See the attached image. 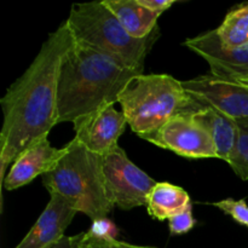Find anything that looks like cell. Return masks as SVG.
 <instances>
[{"instance_id": "6da1fadb", "label": "cell", "mask_w": 248, "mask_h": 248, "mask_svg": "<svg viewBox=\"0 0 248 248\" xmlns=\"http://www.w3.org/2000/svg\"><path fill=\"white\" fill-rule=\"evenodd\" d=\"M74 44L67 22L48 35L28 69L0 99V186L6 169L57 125V82L63 57Z\"/></svg>"}, {"instance_id": "7a4b0ae2", "label": "cell", "mask_w": 248, "mask_h": 248, "mask_svg": "<svg viewBox=\"0 0 248 248\" xmlns=\"http://www.w3.org/2000/svg\"><path fill=\"white\" fill-rule=\"evenodd\" d=\"M143 73L74 41L63 57L57 82V124H74L114 106L128 82Z\"/></svg>"}, {"instance_id": "3957f363", "label": "cell", "mask_w": 248, "mask_h": 248, "mask_svg": "<svg viewBox=\"0 0 248 248\" xmlns=\"http://www.w3.org/2000/svg\"><path fill=\"white\" fill-rule=\"evenodd\" d=\"M65 147L67 153L57 167L43 176L44 186L93 222L106 219L115 205L107 188L103 157L87 150L75 138Z\"/></svg>"}, {"instance_id": "277c9868", "label": "cell", "mask_w": 248, "mask_h": 248, "mask_svg": "<svg viewBox=\"0 0 248 248\" xmlns=\"http://www.w3.org/2000/svg\"><path fill=\"white\" fill-rule=\"evenodd\" d=\"M65 22L75 43L140 73L144 70L150 48L160 35L156 29L145 39L132 38L103 1L73 4Z\"/></svg>"}, {"instance_id": "5b68a950", "label": "cell", "mask_w": 248, "mask_h": 248, "mask_svg": "<svg viewBox=\"0 0 248 248\" xmlns=\"http://www.w3.org/2000/svg\"><path fill=\"white\" fill-rule=\"evenodd\" d=\"M191 97L182 81L169 74L137 75L119 97L127 125L142 140L174 116L186 114Z\"/></svg>"}, {"instance_id": "8992f818", "label": "cell", "mask_w": 248, "mask_h": 248, "mask_svg": "<svg viewBox=\"0 0 248 248\" xmlns=\"http://www.w3.org/2000/svg\"><path fill=\"white\" fill-rule=\"evenodd\" d=\"M103 171L109 196L124 211L147 206L157 182L136 166L120 147L103 157Z\"/></svg>"}, {"instance_id": "52a82bcc", "label": "cell", "mask_w": 248, "mask_h": 248, "mask_svg": "<svg viewBox=\"0 0 248 248\" xmlns=\"http://www.w3.org/2000/svg\"><path fill=\"white\" fill-rule=\"evenodd\" d=\"M144 140L188 159H218L210 132L186 114L174 116Z\"/></svg>"}, {"instance_id": "ba28073f", "label": "cell", "mask_w": 248, "mask_h": 248, "mask_svg": "<svg viewBox=\"0 0 248 248\" xmlns=\"http://www.w3.org/2000/svg\"><path fill=\"white\" fill-rule=\"evenodd\" d=\"M183 45L208 63L213 77L225 81L248 84V43L237 47H227L220 41L217 29H212L186 39Z\"/></svg>"}, {"instance_id": "9c48e42d", "label": "cell", "mask_w": 248, "mask_h": 248, "mask_svg": "<svg viewBox=\"0 0 248 248\" xmlns=\"http://www.w3.org/2000/svg\"><path fill=\"white\" fill-rule=\"evenodd\" d=\"M182 84L189 96L213 107L234 121L248 119V85L225 81L211 74Z\"/></svg>"}, {"instance_id": "30bf717a", "label": "cell", "mask_w": 248, "mask_h": 248, "mask_svg": "<svg viewBox=\"0 0 248 248\" xmlns=\"http://www.w3.org/2000/svg\"><path fill=\"white\" fill-rule=\"evenodd\" d=\"M127 121L123 111L107 106L74 123L75 140L87 150L104 157L118 149Z\"/></svg>"}, {"instance_id": "8fae6325", "label": "cell", "mask_w": 248, "mask_h": 248, "mask_svg": "<svg viewBox=\"0 0 248 248\" xmlns=\"http://www.w3.org/2000/svg\"><path fill=\"white\" fill-rule=\"evenodd\" d=\"M67 153V147L53 148L47 137L36 140L19 154L10 167L2 188L15 190L31 183L38 176L53 171Z\"/></svg>"}, {"instance_id": "7c38bea8", "label": "cell", "mask_w": 248, "mask_h": 248, "mask_svg": "<svg viewBox=\"0 0 248 248\" xmlns=\"http://www.w3.org/2000/svg\"><path fill=\"white\" fill-rule=\"evenodd\" d=\"M77 211L58 194H50V201L28 234L15 248H47L65 236L64 232Z\"/></svg>"}, {"instance_id": "4fadbf2b", "label": "cell", "mask_w": 248, "mask_h": 248, "mask_svg": "<svg viewBox=\"0 0 248 248\" xmlns=\"http://www.w3.org/2000/svg\"><path fill=\"white\" fill-rule=\"evenodd\" d=\"M186 115L191 116L210 132L217 148L218 159L229 161L237 140L236 123L213 107L200 103L193 97Z\"/></svg>"}, {"instance_id": "5bb4252c", "label": "cell", "mask_w": 248, "mask_h": 248, "mask_svg": "<svg viewBox=\"0 0 248 248\" xmlns=\"http://www.w3.org/2000/svg\"><path fill=\"white\" fill-rule=\"evenodd\" d=\"M103 2L132 38L145 39L157 29L160 16L138 0H103Z\"/></svg>"}, {"instance_id": "9a60e30c", "label": "cell", "mask_w": 248, "mask_h": 248, "mask_svg": "<svg viewBox=\"0 0 248 248\" xmlns=\"http://www.w3.org/2000/svg\"><path fill=\"white\" fill-rule=\"evenodd\" d=\"M193 206L190 196L181 186L167 182H157L148 199V213L157 220H169Z\"/></svg>"}, {"instance_id": "2e32d148", "label": "cell", "mask_w": 248, "mask_h": 248, "mask_svg": "<svg viewBox=\"0 0 248 248\" xmlns=\"http://www.w3.org/2000/svg\"><path fill=\"white\" fill-rule=\"evenodd\" d=\"M220 41L227 47H237L248 43V4L240 5L227 15L217 28Z\"/></svg>"}, {"instance_id": "e0dca14e", "label": "cell", "mask_w": 248, "mask_h": 248, "mask_svg": "<svg viewBox=\"0 0 248 248\" xmlns=\"http://www.w3.org/2000/svg\"><path fill=\"white\" fill-rule=\"evenodd\" d=\"M235 123L237 125V140L228 165L239 178L248 181V119Z\"/></svg>"}, {"instance_id": "ac0fdd59", "label": "cell", "mask_w": 248, "mask_h": 248, "mask_svg": "<svg viewBox=\"0 0 248 248\" xmlns=\"http://www.w3.org/2000/svg\"><path fill=\"white\" fill-rule=\"evenodd\" d=\"M78 248H156L152 246H137L127 242L118 241L108 235H101L93 230L84 232Z\"/></svg>"}, {"instance_id": "d6986e66", "label": "cell", "mask_w": 248, "mask_h": 248, "mask_svg": "<svg viewBox=\"0 0 248 248\" xmlns=\"http://www.w3.org/2000/svg\"><path fill=\"white\" fill-rule=\"evenodd\" d=\"M211 205L219 208L225 215L230 216L240 225L248 228V205L245 200L225 199V200L217 201V202H213Z\"/></svg>"}, {"instance_id": "ffe728a7", "label": "cell", "mask_w": 248, "mask_h": 248, "mask_svg": "<svg viewBox=\"0 0 248 248\" xmlns=\"http://www.w3.org/2000/svg\"><path fill=\"white\" fill-rule=\"evenodd\" d=\"M194 225H195V219L193 218V206H190L183 213H179L169 219V228L172 235L186 234L193 229Z\"/></svg>"}, {"instance_id": "44dd1931", "label": "cell", "mask_w": 248, "mask_h": 248, "mask_svg": "<svg viewBox=\"0 0 248 248\" xmlns=\"http://www.w3.org/2000/svg\"><path fill=\"white\" fill-rule=\"evenodd\" d=\"M144 7L149 9L150 11L155 12L156 15H161L166 10H169L176 0H138Z\"/></svg>"}, {"instance_id": "7402d4cb", "label": "cell", "mask_w": 248, "mask_h": 248, "mask_svg": "<svg viewBox=\"0 0 248 248\" xmlns=\"http://www.w3.org/2000/svg\"><path fill=\"white\" fill-rule=\"evenodd\" d=\"M82 235H84V232L74 235V236H67V235H65L63 239H61L60 241L56 242L55 245H52V246L47 248H78L80 241H81L82 239Z\"/></svg>"}, {"instance_id": "603a6c76", "label": "cell", "mask_w": 248, "mask_h": 248, "mask_svg": "<svg viewBox=\"0 0 248 248\" xmlns=\"http://www.w3.org/2000/svg\"><path fill=\"white\" fill-rule=\"evenodd\" d=\"M247 85H248V84H247Z\"/></svg>"}]
</instances>
